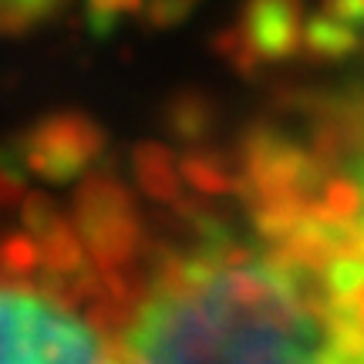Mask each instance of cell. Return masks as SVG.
Listing matches in <instances>:
<instances>
[{
	"label": "cell",
	"instance_id": "1",
	"mask_svg": "<svg viewBox=\"0 0 364 364\" xmlns=\"http://www.w3.org/2000/svg\"><path fill=\"white\" fill-rule=\"evenodd\" d=\"M139 364H364V324L297 263L209 243L176 263L125 344Z\"/></svg>",
	"mask_w": 364,
	"mask_h": 364
},
{
	"label": "cell",
	"instance_id": "7",
	"mask_svg": "<svg viewBox=\"0 0 364 364\" xmlns=\"http://www.w3.org/2000/svg\"><path fill=\"white\" fill-rule=\"evenodd\" d=\"M142 7V0H88V14H91V27L95 34H108L115 27L118 17L135 14Z\"/></svg>",
	"mask_w": 364,
	"mask_h": 364
},
{
	"label": "cell",
	"instance_id": "3",
	"mask_svg": "<svg viewBox=\"0 0 364 364\" xmlns=\"http://www.w3.org/2000/svg\"><path fill=\"white\" fill-rule=\"evenodd\" d=\"M105 135L81 115H54L27 135V166L51 182L78 176L98 156Z\"/></svg>",
	"mask_w": 364,
	"mask_h": 364
},
{
	"label": "cell",
	"instance_id": "5",
	"mask_svg": "<svg viewBox=\"0 0 364 364\" xmlns=\"http://www.w3.org/2000/svg\"><path fill=\"white\" fill-rule=\"evenodd\" d=\"M240 44L270 61L290 58L300 44V0H250Z\"/></svg>",
	"mask_w": 364,
	"mask_h": 364
},
{
	"label": "cell",
	"instance_id": "9",
	"mask_svg": "<svg viewBox=\"0 0 364 364\" xmlns=\"http://www.w3.org/2000/svg\"><path fill=\"white\" fill-rule=\"evenodd\" d=\"M152 21L156 24H176L182 14H189V0H156V7H152Z\"/></svg>",
	"mask_w": 364,
	"mask_h": 364
},
{
	"label": "cell",
	"instance_id": "4",
	"mask_svg": "<svg viewBox=\"0 0 364 364\" xmlns=\"http://www.w3.org/2000/svg\"><path fill=\"white\" fill-rule=\"evenodd\" d=\"M81 236L102 260H122L135 250V216L129 193L115 179H95L81 193Z\"/></svg>",
	"mask_w": 364,
	"mask_h": 364
},
{
	"label": "cell",
	"instance_id": "2",
	"mask_svg": "<svg viewBox=\"0 0 364 364\" xmlns=\"http://www.w3.org/2000/svg\"><path fill=\"white\" fill-rule=\"evenodd\" d=\"M98 338L61 304L0 287V364H98Z\"/></svg>",
	"mask_w": 364,
	"mask_h": 364
},
{
	"label": "cell",
	"instance_id": "6",
	"mask_svg": "<svg viewBox=\"0 0 364 364\" xmlns=\"http://www.w3.org/2000/svg\"><path fill=\"white\" fill-rule=\"evenodd\" d=\"M304 41H307V48H311L317 58L338 61V58H348V54L354 51V44H358V27L344 24V21H338L334 14L321 11L317 17H311V24L304 31Z\"/></svg>",
	"mask_w": 364,
	"mask_h": 364
},
{
	"label": "cell",
	"instance_id": "8",
	"mask_svg": "<svg viewBox=\"0 0 364 364\" xmlns=\"http://www.w3.org/2000/svg\"><path fill=\"white\" fill-rule=\"evenodd\" d=\"M324 11L351 27H364V0H324Z\"/></svg>",
	"mask_w": 364,
	"mask_h": 364
}]
</instances>
